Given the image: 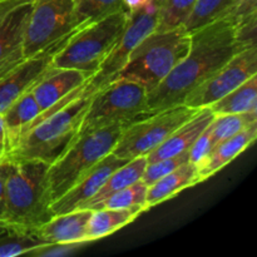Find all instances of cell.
Masks as SVG:
<instances>
[{"instance_id":"obj_1","label":"cell","mask_w":257,"mask_h":257,"mask_svg":"<svg viewBox=\"0 0 257 257\" xmlns=\"http://www.w3.org/2000/svg\"><path fill=\"white\" fill-rule=\"evenodd\" d=\"M188 52L158 87L147 93L148 112L155 113L177 104L190 92L225 65L236 53L256 43L241 39L228 20L216 19L190 33Z\"/></svg>"},{"instance_id":"obj_2","label":"cell","mask_w":257,"mask_h":257,"mask_svg":"<svg viewBox=\"0 0 257 257\" xmlns=\"http://www.w3.org/2000/svg\"><path fill=\"white\" fill-rule=\"evenodd\" d=\"M102 87L90 78L80 94L54 113L33 122L8 157L38 160L52 165L77 140L92 94Z\"/></svg>"},{"instance_id":"obj_3","label":"cell","mask_w":257,"mask_h":257,"mask_svg":"<svg viewBox=\"0 0 257 257\" xmlns=\"http://www.w3.org/2000/svg\"><path fill=\"white\" fill-rule=\"evenodd\" d=\"M48 167L43 161L7 157V222L33 230L53 217L47 192Z\"/></svg>"},{"instance_id":"obj_4","label":"cell","mask_w":257,"mask_h":257,"mask_svg":"<svg viewBox=\"0 0 257 257\" xmlns=\"http://www.w3.org/2000/svg\"><path fill=\"white\" fill-rule=\"evenodd\" d=\"M124 125L127 124L114 123L79 136L57 161L49 165L47 192L50 205L68 192L99 161L112 153Z\"/></svg>"},{"instance_id":"obj_5","label":"cell","mask_w":257,"mask_h":257,"mask_svg":"<svg viewBox=\"0 0 257 257\" xmlns=\"http://www.w3.org/2000/svg\"><path fill=\"white\" fill-rule=\"evenodd\" d=\"M190 32L185 25L168 30H155L133 49L117 78L135 80L147 93L161 84L188 52Z\"/></svg>"},{"instance_id":"obj_6","label":"cell","mask_w":257,"mask_h":257,"mask_svg":"<svg viewBox=\"0 0 257 257\" xmlns=\"http://www.w3.org/2000/svg\"><path fill=\"white\" fill-rule=\"evenodd\" d=\"M128 14L127 9L120 10L74 30L53 55L52 67L95 74L122 35Z\"/></svg>"},{"instance_id":"obj_7","label":"cell","mask_w":257,"mask_h":257,"mask_svg":"<svg viewBox=\"0 0 257 257\" xmlns=\"http://www.w3.org/2000/svg\"><path fill=\"white\" fill-rule=\"evenodd\" d=\"M147 114V89L135 80L115 78L92 94L78 137L114 123L128 124Z\"/></svg>"},{"instance_id":"obj_8","label":"cell","mask_w":257,"mask_h":257,"mask_svg":"<svg viewBox=\"0 0 257 257\" xmlns=\"http://www.w3.org/2000/svg\"><path fill=\"white\" fill-rule=\"evenodd\" d=\"M197 110L186 104H177L133 120L124 125L112 153L127 161L146 157Z\"/></svg>"},{"instance_id":"obj_9","label":"cell","mask_w":257,"mask_h":257,"mask_svg":"<svg viewBox=\"0 0 257 257\" xmlns=\"http://www.w3.org/2000/svg\"><path fill=\"white\" fill-rule=\"evenodd\" d=\"M78 29L73 0H33L23 38L24 59L35 57Z\"/></svg>"},{"instance_id":"obj_10","label":"cell","mask_w":257,"mask_h":257,"mask_svg":"<svg viewBox=\"0 0 257 257\" xmlns=\"http://www.w3.org/2000/svg\"><path fill=\"white\" fill-rule=\"evenodd\" d=\"M162 4L163 0H150L145 7L130 12L127 24L117 44L93 75L95 82L100 85H105L117 78L133 49L143 38L156 30Z\"/></svg>"},{"instance_id":"obj_11","label":"cell","mask_w":257,"mask_h":257,"mask_svg":"<svg viewBox=\"0 0 257 257\" xmlns=\"http://www.w3.org/2000/svg\"><path fill=\"white\" fill-rule=\"evenodd\" d=\"M256 74L257 47L256 44H251L236 53L225 65L188 93L183 104L196 109L210 107Z\"/></svg>"},{"instance_id":"obj_12","label":"cell","mask_w":257,"mask_h":257,"mask_svg":"<svg viewBox=\"0 0 257 257\" xmlns=\"http://www.w3.org/2000/svg\"><path fill=\"white\" fill-rule=\"evenodd\" d=\"M69 37L70 34L40 54L24 60L17 68L0 77V114H3L20 95L34 87L35 83L52 67L53 55L63 47Z\"/></svg>"},{"instance_id":"obj_13","label":"cell","mask_w":257,"mask_h":257,"mask_svg":"<svg viewBox=\"0 0 257 257\" xmlns=\"http://www.w3.org/2000/svg\"><path fill=\"white\" fill-rule=\"evenodd\" d=\"M128 161L117 157L113 153L105 156L102 161L97 163L84 177L80 178L68 192L50 205L52 215H62L70 212L89 201L99 191L110 173L117 168L122 167Z\"/></svg>"},{"instance_id":"obj_14","label":"cell","mask_w":257,"mask_h":257,"mask_svg":"<svg viewBox=\"0 0 257 257\" xmlns=\"http://www.w3.org/2000/svg\"><path fill=\"white\" fill-rule=\"evenodd\" d=\"M32 2L18 5L0 22V77L27 60L23 57L22 47Z\"/></svg>"},{"instance_id":"obj_15","label":"cell","mask_w":257,"mask_h":257,"mask_svg":"<svg viewBox=\"0 0 257 257\" xmlns=\"http://www.w3.org/2000/svg\"><path fill=\"white\" fill-rule=\"evenodd\" d=\"M92 210L77 208L54 215L43 225L33 228V233L44 245L53 243H88L87 227Z\"/></svg>"},{"instance_id":"obj_16","label":"cell","mask_w":257,"mask_h":257,"mask_svg":"<svg viewBox=\"0 0 257 257\" xmlns=\"http://www.w3.org/2000/svg\"><path fill=\"white\" fill-rule=\"evenodd\" d=\"M94 74L69 68L50 67L32 88V93L42 112L54 105L60 99L84 85Z\"/></svg>"},{"instance_id":"obj_17","label":"cell","mask_w":257,"mask_h":257,"mask_svg":"<svg viewBox=\"0 0 257 257\" xmlns=\"http://www.w3.org/2000/svg\"><path fill=\"white\" fill-rule=\"evenodd\" d=\"M213 118H215V114L210 109V107L200 108L187 122H185L175 132L171 133L170 137L162 145L158 146L155 151L146 156L147 163L156 162V161L163 160V158L173 157V156L190 151L198 136L212 122Z\"/></svg>"},{"instance_id":"obj_18","label":"cell","mask_w":257,"mask_h":257,"mask_svg":"<svg viewBox=\"0 0 257 257\" xmlns=\"http://www.w3.org/2000/svg\"><path fill=\"white\" fill-rule=\"evenodd\" d=\"M256 137L257 123H253L246 130L238 132L237 135L217 143L213 150L206 156L205 160L196 165L200 183L212 177L215 173L232 162L237 156H240L243 151L247 150L255 142Z\"/></svg>"},{"instance_id":"obj_19","label":"cell","mask_w":257,"mask_h":257,"mask_svg":"<svg viewBox=\"0 0 257 257\" xmlns=\"http://www.w3.org/2000/svg\"><path fill=\"white\" fill-rule=\"evenodd\" d=\"M198 183H200V180H198L197 166L188 161L148 186L147 196H146L148 208L171 200L181 191L198 185Z\"/></svg>"},{"instance_id":"obj_20","label":"cell","mask_w":257,"mask_h":257,"mask_svg":"<svg viewBox=\"0 0 257 257\" xmlns=\"http://www.w3.org/2000/svg\"><path fill=\"white\" fill-rule=\"evenodd\" d=\"M42 113L39 104L35 100L33 95L32 89L25 92L20 95L4 113V125H5V136H7V146L8 153L14 148L19 138L24 135L33 120Z\"/></svg>"},{"instance_id":"obj_21","label":"cell","mask_w":257,"mask_h":257,"mask_svg":"<svg viewBox=\"0 0 257 257\" xmlns=\"http://www.w3.org/2000/svg\"><path fill=\"white\" fill-rule=\"evenodd\" d=\"M145 210L140 207L93 210L88 221L87 241L92 242V241L112 235L115 231L133 222Z\"/></svg>"},{"instance_id":"obj_22","label":"cell","mask_w":257,"mask_h":257,"mask_svg":"<svg viewBox=\"0 0 257 257\" xmlns=\"http://www.w3.org/2000/svg\"><path fill=\"white\" fill-rule=\"evenodd\" d=\"M146 166H147V157H145V156L128 161L125 165H123L122 167L117 168L114 172L110 173L109 177L105 180L102 187L99 188V191L89 201H87L84 205L80 206L79 208H89L90 206L104 200L108 196L113 195V193L133 185L137 181L142 180V175L145 172Z\"/></svg>"},{"instance_id":"obj_23","label":"cell","mask_w":257,"mask_h":257,"mask_svg":"<svg viewBox=\"0 0 257 257\" xmlns=\"http://www.w3.org/2000/svg\"><path fill=\"white\" fill-rule=\"evenodd\" d=\"M215 115L257 112V77L247 80L210 105Z\"/></svg>"},{"instance_id":"obj_24","label":"cell","mask_w":257,"mask_h":257,"mask_svg":"<svg viewBox=\"0 0 257 257\" xmlns=\"http://www.w3.org/2000/svg\"><path fill=\"white\" fill-rule=\"evenodd\" d=\"M220 19H226L237 30L241 39L256 43L257 0H232Z\"/></svg>"},{"instance_id":"obj_25","label":"cell","mask_w":257,"mask_h":257,"mask_svg":"<svg viewBox=\"0 0 257 257\" xmlns=\"http://www.w3.org/2000/svg\"><path fill=\"white\" fill-rule=\"evenodd\" d=\"M253 123H257V112L215 115L213 120L207 127L213 147L217 143L246 130Z\"/></svg>"},{"instance_id":"obj_26","label":"cell","mask_w":257,"mask_h":257,"mask_svg":"<svg viewBox=\"0 0 257 257\" xmlns=\"http://www.w3.org/2000/svg\"><path fill=\"white\" fill-rule=\"evenodd\" d=\"M73 4L78 29L127 9L124 0H73Z\"/></svg>"},{"instance_id":"obj_27","label":"cell","mask_w":257,"mask_h":257,"mask_svg":"<svg viewBox=\"0 0 257 257\" xmlns=\"http://www.w3.org/2000/svg\"><path fill=\"white\" fill-rule=\"evenodd\" d=\"M148 186L142 180L137 181L133 185L108 196L104 200L94 203L88 210H98V208H135L140 207L145 211L150 210L146 202Z\"/></svg>"},{"instance_id":"obj_28","label":"cell","mask_w":257,"mask_h":257,"mask_svg":"<svg viewBox=\"0 0 257 257\" xmlns=\"http://www.w3.org/2000/svg\"><path fill=\"white\" fill-rule=\"evenodd\" d=\"M44 243L35 237L32 230L14 226L9 232L0 236V257L25 255Z\"/></svg>"},{"instance_id":"obj_29","label":"cell","mask_w":257,"mask_h":257,"mask_svg":"<svg viewBox=\"0 0 257 257\" xmlns=\"http://www.w3.org/2000/svg\"><path fill=\"white\" fill-rule=\"evenodd\" d=\"M196 0H163L156 30L182 27L190 18Z\"/></svg>"},{"instance_id":"obj_30","label":"cell","mask_w":257,"mask_h":257,"mask_svg":"<svg viewBox=\"0 0 257 257\" xmlns=\"http://www.w3.org/2000/svg\"><path fill=\"white\" fill-rule=\"evenodd\" d=\"M231 3L232 0H196L185 28L191 33L208 23L215 22L216 19H220Z\"/></svg>"},{"instance_id":"obj_31","label":"cell","mask_w":257,"mask_h":257,"mask_svg":"<svg viewBox=\"0 0 257 257\" xmlns=\"http://www.w3.org/2000/svg\"><path fill=\"white\" fill-rule=\"evenodd\" d=\"M188 161H190V152L187 151V152L180 153V155L173 156V157L163 158V160L156 161V162L147 163L145 172L142 175V181L147 186H151L156 181L162 178L163 176L168 175V173L175 171L176 168H178L181 165L188 162Z\"/></svg>"},{"instance_id":"obj_32","label":"cell","mask_w":257,"mask_h":257,"mask_svg":"<svg viewBox=\"0 0 257 257\" xmlns=\"http://www.w3.org/2000/svg\"><path fill=\"white\" fill-rule=\"evenodd\" d=\"M83 245L84 243H53V245L40 246L29 253L37 256H62L78 250Z\"/></svg>"},{"instance_id":"obj_33","label":"cell","mask_w":257,"mask_h":257,"mask_svg":"<svg viewBox=\"0 0 257 257\" xmlns=\"http://www.w3.org/2000/svg\"><path fill=\"white\" fill-rule=\"evenodd\" d=\"M5 177H7V158L0 162V220H4V221H5V215H7Z\"/></svg>"},{"instance_id":"obj_34","label":"cell","mask_w":257,"mask_h":257,"mask_svg":"<svg viewBox=\"0 0 257 257\" xmlns=\"http://www.w3.org/2000/svg\"><path fill=\"white\" fill-rule=\"evenodd\" d=\"M25 2H29V0H0V22H2L14 8H17L18 5L23 4V3Z\"/></svg>"},{"instance_id":"obj_35","label":"cell","mask_w":257,"mask_h":257,"mask_svg":"<svg viewBox=\"0 0 257 257\" xmlns=\"http://www.w3.org/2000/svg\"><path fill=\"white\" fill-rule=\"evenodd\" d=\"M14 226L15 225H12V223L7 222V221L0 220V236L4 235V233H7V232H9V231L12 230Z\"/></svg>"},{"instance_id":"obj_36","label":"cell","mask_w":257,"mask_h":257,"mask_svg":"<svg viewBox=\"0 0 257 257\" xmlns=\"http://www.w3.org/2000/svg\"><path fill=\"white\" fill-rule=\"evenodd\" d=\"M7 142V136H5V125H4V118L3 114H0V143L5 145ZM7 147V146H5Z\"/></svg>"},{"instance_id":"obj_37","label":"cell","mask_w":257,"mask_h":257,"mask_svg":"<svg viewBox=\"0 0 257 257\" xmlns=\"http://www.w3.org/2000/svg\"><path fill=\"white\" fill-rule=\"evenodd\" d=\"M7 157H8L7 147H5V145L0 143V162H2V161H4Z\"/></svg>"}]
</instances>
